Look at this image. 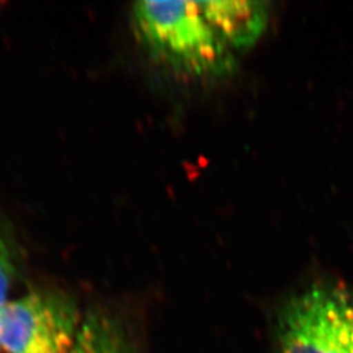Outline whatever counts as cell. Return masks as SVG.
Returning a JSON list of instances; mask_svg holds the SVG:
<instances>
[{
	"label": "cell",
	"mask_w": 353,
	"mask_h": 353,
	"mask_svg": "<svg viewBox=\"0 0 353 353\" xmlns=\"http://www.w3.org/2000/svg\"><path fill=\"white\" fill-rule=\"evenodd\" d=\"M67 353H131L123 332L108 318H87Z\"/></svg>",
	"instance_id": "5b68a950"
},
{
	"label": "cell",
	"mask_w": 353,
	"mask_h": 353,
	"mask_svg": "<svg viewBox=\"0 0 353 353\" xmlns=\"http://www.w3.org/2000/svg\"><path fill=\"white\" fill-rule=\"evenodd\" d=\"M280 353H353V292L313 287L290 297L278 319Z\"/></svg>",
	"instance_id": "7a4b0ae2"
},
{
	"label": "cell",
	"mask_w": 353,
	"mask_h": 353,
	"mask_svg": "<svg viewBox=\"0 0 353 353\" xmlns=\"http://www.w3.org/2000/svg\"><path fill=\"white\" fill-rule=\"evenodd\" d=\"M81 326L75 303L33 293L0 307V353H67Z\"/></svg>",
	"instance_id": "3957f363"
},
{
	"label": "cell",
	"mask_w": 353,
	"mask_h": 353,
	"mask_svg": "<svg viewBox=\"0 0 353 353\" xmlns=\"http://www.w3.org/2000/svg\"><path fill=\"white\" fill-rule=\"evenodd\" d=\"M13 268L12 258L4 240L0 237V307L7 303V293L12 283Z\"/></svg>",
	"instance_id": "8992f818"
},
{
	"label": "cell",
	"mask_w": 353,
	"mask_h": 353,
	"mask_svg": "<svg viewBox=\"0 0 353 353\" xmlns=\"http://www.w3.org/2000/svg\"><path fill=\"white\" fill-rule=\"evenodd\" d=\"M134 26L154 59L196 77L225 75L233 51L204 17L198 1H138Z\"/></svg>",
	"instance_id": "6da1fadb"
},
{
	"label": "cell",
	"mask_w": 353,
	"mask_h": 353,
	"mask_svg": "<svg viewBox=\"0 0 353 353\" xmlns=\"http://www.w3.org/2000/svg\"><path fill=\"white\" fill-rule=\"evenodd\" d=\"M198 3L207 21L233 52L250 49L268 26L270 11L265 1L211 0Z\"/></svg>",
	"instance_id": "277c9868"
}]
</instances>
